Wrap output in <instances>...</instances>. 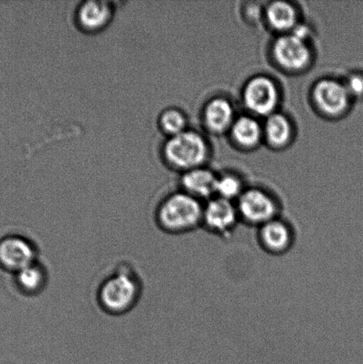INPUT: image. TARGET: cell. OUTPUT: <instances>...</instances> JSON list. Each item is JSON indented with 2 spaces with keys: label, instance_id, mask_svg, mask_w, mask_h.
<instances>
[{
  "label": "cell",
  "instance_id": "cell-1",
  "mask_svg": "<svg viewBox=\"0 0 363 364\" xmlns=\"http://www.w3.org/2000/svg\"><path fill=\"white\" fill-rule=\"evenodd\" d=\"M141 294V280L136 271L127 264H121L99 284L97 301L109 315L122 316L137 306Z\"/></svg>",
  "mask_w": 363,
  "mask_h": 364
},
{
  "label": "cell",
  "instance_id": "cell-2",
  "mask_svg": "<svg viewBox=\"0 0 363 364\" xmlns=\"http://www.w3.org/2000/svg\"><path fill=\"white\" fill-rule=\"evenodd\" d=\"M204 203L183 191L172 193L156 207L155 220L166 234L183 235L202 228Z\"/></svg>",
  "mask_w": 363,
  "mask_h": 364
},
{
  "label": "cell",
  "instance_id": "cell-3",
  "mask_svg": "<svg viewBox=\"0 0 363 364\" xmlns=\"http://www.w3.org/2000/svg\"><path fill=\"white\" fill-rule=\"evenodd\" d=\"M162 151L165 161L183 173L201 167L209 154L205 139L197 132L188 129L167 139Z\"/></svg>",
  "mask_w": 363,
  "mask_h": 364
},
{
  "label": "cell",
  "instance_id": "cell-4",
  "mask_svg": "<svg viewBox=\"0 0 363 364\" xmlns=\"http://www.w3.org/2000/svg\"><path fill=\"white\" fill-rule=\"evenodd\" d=\"M236 205L241 223L256 228L282 216L275 196L259 188H245Z\"/></svg>",
  "mask_w": 363,
  "mask_h": 364
},
{
  "label": "cell",
  "instance_id": "cell-5",
  "mask_svg": "<svg viewBox=\"0 0 363 364\" xmlns=\"http://www.w3.org/2000/svg\"><path fill=\"white\" fill-rule=\"evenodd\" d=\"M280 94L275 81L259 75L251 78L245 85L243 101L245 107L254 115L268 117L276 112Z\"/></svg>",
  "mask_w": 363,
  "mask_h": 364
},
{
  "label": "cell",
  "instance_id": "cell-6",
  "mask_svg": "<svg viewBox=\"0 0 363 364\" xmlns=\"http://www.w3.org/2000/svg\"><path fill=\"white\" fill-rule=\"evenodd\" d=\"M241 223L236 202L215 196L204 205L202 228L220 237H227Z\"/></svg>",
  "mask_w": 363,
  "mask_h": 364
},
{
  "label": "cell",
  "instance_id": "cell-7",
  "mask_svg": "<svg viewBox=\"0 0 363 364\" xmlns=\"http://www.w3.org/2000/svg\"><path fill=\"white\" fill-rule=\"evenodd\" d=\"M38 262V250L33 242L20 235L0 239V269L16 274Z\"/></svg>",
  "mask_w": 363,
  "mask_h": 364
},
{
  "label": "cell",
  "instance_id": "cell-8",
  "mask_svg": "<svg viewBox=\"0 0 363 364\" xmlns=\"http://www.w3.org/2000/svg\"><path fill=\"white\" fill-rule=\"evenodd\" d=\"M257 241L265 252L282 256L293 248L296 232L289 220L279 216L257 228Z\"/></svg>",
  "mask_w": 363,
  "mask_h": 364
},
{
  "label": "cell",
  "instance_id": "cell-9",
  "mask_svg": "<svg viewBox=\"0 0 363 364\" xmlns=\"http://www.w3.org/2000/svg\"><path fill=\"white\" fill-rule=\"evenodd\" d=\"M312 95L320 112L330 117L346 112L352 100L345 83L330 77L316 82Z\"/></svg>",
  "mask_w": 363,
  "mask_h": 364
},
{
  "label": "cell",
  "instance_id": "cell-10",
  "mask_svg": "<svg viewBox=\"0 0 363 364\" xmlns=\"http://www.w3.org/2000/svg\"><path fill=\"white\" fill-rule=\"evenodd\" d=\"M272 53L280 67L293 73L303 70L310 63L312 56L307 41L293 33L277 38Z\"/></svg>",
  "mask_w": 363,
  "mask_h": 364
},
{
  "label": "cell",
  "instance_id": "cell-11",
  "mask_svg": "<svg viewBox=\"0 0 363 364\" xmlns=\"http://www.w3.org/2000/svg\"><path fill=\"white\" fill-rule=\"evenodd\" d=\"M115 9L113 4L102 0H90L77 7L76 23L87 33H97L105 30L113 20Z\"/></svg>",
  "mask_w": 363,
  "mask_h": 364
},
{
  "label": "cell",
  "instance_id": "cell-12",
  "mask_svg": "<svg viewBox=\"0 0 363 364\" xmlns=\"http://www.w3.org/2000/svg\"><path fill=\"white\" fill-rule=\"evenodd\" d=\"M218 176L211 170L205 167L187 171L183 173L180 178L181 191L193 198L206 200L215 198L216 193V183Z\"/></svg>",
  "mask_w": 363,
  "mask_h": 364
},
{
  "label": "cell",
  "instance_id": "cell-13",
  "mask_svg": "<svg viewBox=\"0 0 363 364\" xmlns=\"http://www.w3.org/2000/svg\"><path fill=\"white\" fill-rule=\"evenodd\" d=\"M204 123L212 133L222 134L230 130L234 122V109L229 100L216 97L205 105L204 109Z\"/></svg>",
  "mask_w": 363,
  "mask_h": 364
},
{
  "label": "cell",
  "instance_id": "cell-14",
  "mask_svg": "<svg viewBox=\"0 0 363 364\" xmlns=\"http://www.w3.org/2000/svg\"><path fill=\"white\" fill-rule=\"evenodd\" d=\"M48 283V273L41 263L36 262L14 274V284L21 294L33 297L41 294Z\"/></svg>",
  "mask_w": 363,
  "mask_h": 364
},
{
  "label": "cell",
  "instance_id": "cell-15",
  "mask_svg": "<svg viewBox=\"0 0 363 364\" xmlns=\"http://www.w3.org/2000/svg\"><path fill=\"white\" fill-rule=\"evenodd\" d=\"M233 140L241 147L254 148L261 142L263 127L257 119L250 116L238 117L230 128Z\"/></svg>",
  "mask_w": 363,
  "mask_h": 364
},
{
  "label": "cell",
  "instance_id": "cell-16",
  "mask_svg": "<svg viewBox=\"0 0 363 364\" xmlns=\"http://www.w3.org/2000/svg\"><path fill=\"white\" fill-rule=\"evenodd\" d=\"M266 18L273 30L286 32L293 31L298 25L296 9L289 2L275 1L266 7Z\"/></svg>",
  "mask_w": 363,
  "mask_h": 364
},
{
  "label": "cell",
  "instance_id": "cell-17",
  "mask_svg": "<svg viewBox=\"0 0 363 364\" xmlns=\"http://www.w3.org/2000/svg\"><path fill=\"white\" fill-rule=\"evenodd\" d=\"M293 134L290 120L283 114L275 112L266 117L263 126V135L273 147H283L288 144Z\"/></svg>",
  "mask_w": 363,
  "mask_h": 364
},
{
  "label": "cell",
  "instance_id": "cell-18",
  "mask_svg": "<svg viewBox=\"0 0 363 364\" xmlns=\"http://www.w3.org/2000/svg\"><path fill=\"white\" fill-rule=\"evenodd\" d=\"M158 126L168 138L175 136L188 130L187 117L183 110L170 107L160 114Z\"/></svg>",
  "mask_w": 363,
  "mask_h": 364
},
{
  "label": "cell",
  "instance_id": "cell-19",
  "mask_svg": "<svg viewBox=\"0 0 363 364\" xmlns=\"http://www.w3.org/2000/svg\"><path fill=\"white\" fill-rule=\"evenodd\" d=\"M244 189L239 178L233 174H225L217 179L215 196L237 202Z\"/></svg>",
  "mask_w": 363,
  "mask_h": 364
},
{
  "label": "cell",
  "instance_id": "cell-20",
  "mask_svg": "<svg viewBox=\"0 0 363 364\" xmlns=\"http://www.w3.org/2000/svg\"><path fill=\"white\" fill-rule=\"evenodd\" d=\"M345 85L352 99L363 97V74L352 73L345 82Z\"/></svg>",
  "mask_w": 363,
  "mask_h": 364
}]
</instances>
